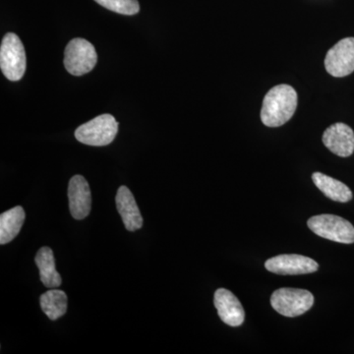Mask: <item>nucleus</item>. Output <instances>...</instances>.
<instances>
[{"label":"nucleus","instance_id":"nucleus-6","mask_svg":"<svg viewBox=\"0 0 354 354\" xmlns=\"http://www.w3.org/2000/svg\"><path fill=\"white\" fill-rule=\"evenodd\" d=\"M95 46L84 39H73L67 44L64 53L65 69L74 76H82L92 71L97 64Z\"/></svg>","mask_w":354,"mask_h":354},{"label":"nucleus","instance_id":"nucleus-17","mask_svg":"<svg viewBox=\"0 0 354 354\" xmlns=\"http://www.w3.org/2000/svg\"><path fill=\"white\" fill-rule=\"evenodd\" d=\"M95 1L104 8L122 15H135L140 11L138 0H95Z\"/></svg>","mask_w":354,"mask_h":354},{"label":"nucleus","instance_id":"nucleus-1","mask_svg":"<svg viewBox=\"0 0 354 354\" xmlns=\"http://www.w3.org/2000/svg\"><path fill=\"white\" fill-rule=\"evenodd\" d=\"M297 108V93L281 84L272 88L263 101L261 120L268 127H279L291 120Z\"/></svg>","mask_w":354,"mask_h":354},{"label":"nucleus","instance_id":"nucleus-8","mask_svg":"<svg viewBox=\"0 0 354 354\" xmlns=\"http://www.w3.org/2000/svg\"><path fill=\"white\" fill-rule=\"evenodd\" d=\"M266 269L283 276L311 274L319 269L318 263L306 256L297 254H283L266 261Z\"/></svg>","mask_w":354,"mask_h":354},{"label":"nucleus","instance_id":"nucleus-11","mask_svg":"<svg viewBox=\"0 0 354 354\" xmlns=\"http://www.w3.org/2000/svg\"><path fill=\"white\" fill-rule=\"evenodd\" d=\"M214 304L221 320L230 327H239L244 322L245 312L232 291L220 288L215 292Z\"/></svg>","mask_w":354,"mask_h":354},{"label":"nucleus","instance_id":"nucleus-2","mask_svg":"<svg viewBox=\"0 0 354 354\" xmlns=\"http://www.w3.org/2000/svg\"><path fill=\"white\" fill-rule=\"evenodd\" d=\"M27 66L24 46L17 35L8 32L0 46V68L10 81H19Z\"/></svg>","mask_w":354,"mask_h":354},{"label":"nucleus","instance_id":"nucleus-9","mask_svg":"<svg viewBox=\"0 0 354 354\" xmlns=\"http://www.w3.org/2000/svg\"><path fill=\"white\" fill-rule=\"evenodd\" d=\"M322 140L324 145L339 157L348 158L354 152V132L344 123L330 125L324 132Z\"/></svg>","mask_w":354,"mask_h":354},{"label":"nucleus","instance_id":"nucleus-15","mask_svg":"<svg viewBox=\"0 0 354 354\" xmlns=\"http://www.w3.org/2000/svg\"><path fill=\"white\" fill-rule=\"evenodd\" d=\"M25 221V211L18 206L0 216V243H9L19 234Z\"/></svg>","mask_w":354,"mask_h":354},{"label":"nucleus","instance_id":"nucleus-5","mask_svg":"<svg viewBox=\"0 0 354 354\" xmlns=\"http://www.w3.org/2000/svg\"><path fill=\"white\" fill-rule=\"evenodd\" d=\"M307 225L314 234L328 241L344 244L354 242V227L342 216H314L309 218Z\"/></svg>","mask_w":354,"mask_h":354},{"label":"nucleus","instance_id":"nucleus-14","mask_svg":"<svg viewBox=\"0 0 354 354\" xmlns=\"http://www.w3.org/2000/svg\"><path fill=\"white\" fill-rule=\"evenodd\" d=\"M35 262L39 268L41 283L46 288H57L62 285V277L55 269V256L50 247H41L37 253Z\"/></svg>","mask_w":354,"mask_h":354},{"label":"nucleus","instance_id":"nucleus-4","mask_svg":"<svg viewBox=\"0 0 354 354\" xmlns=\"http://www.w3.org/2000/svg\"><path fill=\"white\" fill-rule=\"evenodd\" d=\"M314 304L310 291L299 288H283L272 295L271 305L281 315L295 318L306 313Z\"/></svg>","mask_w":354,"mask_h":354},{"label":"nucleus","instance_id":"nucleus-12","mask_svg":"<svg viewBox=\"0 0 354 354\" xmlns=\"http://www.w3.org/2000/svg\"><path fill=\"white\" fill-rule=\"evenodd\" d=\"M118 213L125 227L129 232H135L143 227V218L131 191L127 186H121L115 198Z\"/></svg>","mask_w":354,"mask_h":354},{"label":"nucleus","instance_id":"nucleus-7","mask_svg":"<svg viewBox=\"0 0 354 354\" xmlns=\"http://www.w3.org/2000/svg\"><path fill=\"white\" fill-rule=\"evenodd\" d=\"M325 67L330 75L346 77L354 71V38L342 39L335 44L325 58Z\"/></svg>","mask_w":354,"mask_h":354},{"label":"nucleus","instance_id":"nucleus-3","mask_svg":"<svg viewBox=\"0 0 354 354\" xmlns=\"http://www.w3.org/2000/svg\"><path fill=\"white\" fill-rule=\"evenodd\" d=\"M118 132V122L111 114H102L77 128L76 139L85 145H109Z\"/></svg>","mask_w":354,"mask_h":354},{"label":"nucleus","instance_id":"nucleus-16","mask_svg":"<svg viewBox=\"0 0 354 354\" xmlns=\"http://www.w3.org/2000/svg\"><path fill=\"white\" fill-rule=\"evenodd\" d=\"M41 307L50 320L55 321L67 311V295L64 291L50 290L41 297Z\"/></svg>","mask_w":354,"mask_h":354},{"label":"nucleus","instance_id":"nucleus-10","mask_svg":"<svg viewBox=\"0 0 354 354\" xmlns=\"http://www.w3.org/2000/svg\"><path fill=\"white\" fill-rule=\"evenodd\" d=\"M70 213L75 220L87 218L92 207V195L88 181L82 176L70 179L68 187Z\"/></svg>","mask_w":354,"mask_h":354},{"label":"nucleus","instance_id":"nucleus-13","mask_svg":"<svg viewBox=\"0 0 354 354\" xmlns=\"http://www.w3.org/2000/svg\"><path fill=\"white\" fill-rule=\"evenodd\" d=\"M312 180L324 195L335 202L346 203L353 199V192L346 184L321 172L312 174Z\"/></svg>","mask_w":354,"mask_h":354}]
</instances>
